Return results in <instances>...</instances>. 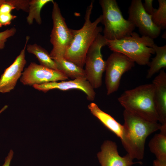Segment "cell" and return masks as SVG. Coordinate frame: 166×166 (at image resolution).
<instances>
[{"instance_id":"8","label":"cell","mask_w":166,"mask_h":166,"mask_svg":"<svg viewBox=\"0 0 166 166\" xmlns=\"http://www.w3.org/2000/svg\"><path fill=\"white\" fill-rule=\"evenodd\" d=\"M105 84L109 95L118 89L121 77L135 66L129 57L118 52H113L105 61Z\"/></svg>"},{"instance_id":"4","label":"cell","mask_w":166,"mask_h":166,"mask_svg":"<svg viewBox=\"0 0 166 166\" xmlns=\"http://www.w3.org/2000/svg\"><path fill=\"white\" fill-rule=\"evenodd\" d=\"M107 45L113 52L121 53L139 65H148L152 55L155 53L152 48L154 39L135 32L121 39L107 40Z\"/></svg>"},{"instance_id":"3","label":"cell","mask_w":166,"mask_h":166,"mask_svg":"<svg viewBox=\"0 0 166 166\" xmlns=\"http://www.w3.org/2000/svg\"><path fill=\"white\" fill-rule=\"evenodd\" d=\"M152 83L140 85L125 91L118 100L124 110L147 121L158 122L159 118L154 101Z\"/></svg>"},{"instance_id":"29","label":"cell","mask_w":166,"mask_h":166,"mask_svg":"<svg viewBox=\"0 0 166 166\" xmlns=\"http://www.w3.org/2000/svg\"><path fill=\"white\" fill-rule=\"evenodd\" d=\"M8 108L7 105H5L0 110V114H1L5 110Z\"/></svg>"},{"instance_id":"10","label":"cell","mask_w":166,"mask_h":166,"mask_svg":"<svg viewBox=\"0 0 166 166\" xmlns=\"http://www.w3.org/2000/svg\"><path fill=\"white\" fill-rule=\"evenodd\" d=\"M69 79L61 71L32 62L25 69L20 78L24 85H32Z\"/></svg>"},{"instance_id":"21","label":"cell","mask_w":166,"mask_h":166,"mask_svg":"<svg viewBox=\"0 0 166 166\" xmlns=\"http://www.w3.org/2000/svg\"><path fill=\"white\" fill-rule=\"evenodd\" d=\"M159 7L155 9L152 16L154 24L161 30L166 28V0H158Z\"/></svg>"},{"instance_id":"19","label":"cell","mask_w":166,"mask_h":166,"mask_svg":"<svg viewBox=\"0 0 166 166\" xmlns=\"http://www.w3.org/2000/svg\"><path fill=\"white\" fill-rule=\"evenodd\" d=\"M26 49L28 53L34 54L36 57L40 65L49 69L57 70L54 61L45 49L36 44L27 45Z\"/></svg>"},{"instance_id":"23","label":"cell","mask_w":166,"mask_h":166,"mask_svg":"<svg viewBox=\"0 0 166 166\" xmlns=\"http://www.w3.org/2000/svg\"><path fill=\"white\" fill-rule=\"evenodd\" d=\"M10 3L17 10L28 12L29 0H9Z\"/></svg>"},{"instance_id":"15","label":"cell","mask_w":166,"mask_h":166,"mask_svg":"<svg viewBox=\"0 0 166 166\" xmlns=\"http://www.w3.org/2000/svg\"><path fill=\"white\" fill-rule=\"evenodd\" d=\"M88 108L91 113L109 130L121 139L123 127L113 117L102 110L95 103H91Z\"/></svg>"},{"instance_id":"30","label":"cell","mask_w":166,"mask_h":166,"mask_svg":"<svg viewBox=\"0 0 166 166\" xmlns=\"http://www.w3.org/2000/svg\"><path fill=\"white\" fill-rule=\"evenodd\" d=\"M4 1V0H0V6L3 3Z\"/></svg>"},{"instance_id":"11","label":"cell","mask_w":166,"mask_h":166,"mask_svg":"<svg viewBox=\"0 0 166 166\" xmlns=\"http://www.w3.org/2000/svg\"><path fill=\"white\" fill-rule=\"evenodd\" d=\"M30 38H26L23 48L13 62L5 69L0 78V93H5L10 92L15 88L18 79L21 77L24 68L26 64L25 50Z\"/></svg>"},{"instance_id":"9","label":"cell","mask_w":166,"mask_h":166,"mask_svg":"<svg viewBox=\"0 0 166 166\" xmlns=\"http://www.w3.org/2000/svg\"><path fill=\"white\" fill-rule=\"evenodd\" d=\"M141 0H132L128 9V20L138 28L142 36L153 39L160 35L161 30L156 26L152 19V16L144 9Z\"/></svg>"},{"instance_id":"14","label":"cell","mask_w":166,"mask_h":166,"mask_svg":"<svg viewBox=\"0 0 166 166\" xmlns=\"http://www.w3.org/2000/svg\"><path fill=\"white\" fill-rule=\"evenodd\" d=\"M152 83L154 87V101L159 121L162 125L166 124V73L164 69L160 71Z\"/></svg>"},{"instance_id":"13","label":"cell","mask_w":166,"mask_h":166,"mask_svg":"<svg viewBox=\"0 0 166 166\" xmlns=\"http://www.w3.org/2000/svg\"><path fill=\"white\" fill-rule=\"evenodd\" d=\"M97 157L101 166H132L137 162L128 153L122 157L119 154L115 142L109 140L104 142Z\"/></svg>"},{"instance_id":"2","label":"cell","mask_w":166,"mask_h":166,"mask_svg":"<svg viewBox=\"0 0 166 166\" xmlns=\"http://www.w3.org/2000/svg\"><path fill=\"white\" fill-rule=\"evenodd\" d=\"M93 7V2H92L86 9L82 27L78 30L72 29L73 39L64 56L66 59L83 68L89 49L102 31V27L98 26L102 20L101 15L94 22L91 21Z\"/></svg>"},{"instance_id":"22","label":"cell","mask_w":166,"mask_h":166,"mask_svg":"<svg viewBox=\"0 0 166 166\" xmlns=\"http://www.w3.org/2000/svg\"><path fill=\"white\" fill-rule=\"evenodd\" d=\"M17 30L15 27H12L9 29L0 32V49L4 48L5 42L7 39L13 36L16 33Z\"/></svg>"},{"instance_id":"17","label":"cell","mask_w":166,"mask_h":166,"mask_svg":"<svg viewBox=\"0 0 166 166\" xmlns=\"http://www.w3.org/2000/svg\"><path fill=\"white\" fill-rule=\"evenodd\" d=\"M152 48L155 51L156 55L148 65L149 67L146 75V78L149 79L155 74L166 68V45L161 46L157 45L155 44Z\"/></svg>"},{"instance_id":"26","label":"cell","mask_w":166,"mask_h":166,"mask_svg":"<svg viewBox=\"0 0 166 166\" xmlns=\"http://www.w3.org/2000/svg\"><path fill=\"white\" fill-rule=\"evenodd\" d=\"M153 0H145L144 3H142L144 9L148 14L152 15L155 8L153 6Z\"/></svg>"},{"instance_id":"28","label":"cell","mask_w":166,"mask_h":166,"mask_svg":"<svg viewBox=\"0 0 166 166\" xmlns=\"http://www.w3.org/2000/svg\"><path fill=\"white\" fill-rule=\"evenodd\" d=\"M153 166H166V161H163L157 159L154 160L153 162Z\"/></svg>"},{"instance_id":"1","label":"cell","mask_w":166,"mask_h":166,"mask_svg":"<svg viewBox=\"0 0 166 166\" xmlns=\"http://www.w3.org/2000/svg\"><path fill=\"white\" fill-rule=\"evenodd\" d=\"M123 115L124 122L121 139L123 146L133 159L142 160L147 138L160 130L161 124L147 121L125 110Z\"/></svg>"},{"instance_id":"16","label":"cell","mask_w":166,"mask_h":166,"mask_svg":"<svg viewBox=\"0 0 166 166\" xmlns=\"http://www.w3.org/2000/svg\"><path fill=\"white\" fill-rule=\"evenodd\" d=\"M160 130V133L155 134L151 139L148 146L156 159L166 161V124H161Z\"/></svg>"},{"instance_id":"6","label":"cell","mask_w":166,"mask_h":166,"mask_svg":"<svg viewBox=\"0 0 166 166\" xmlns=\"http://www.w3.org/2000/svg\"><path fill=\"white\" fill-rule=\"evenodd\" d=\"M52 17L53 27L50 35V42L53 45L49 53L53 60L64 58L65 52L72 41V29L69 28L63 17L58 4L53 1Z\"/></svg>"},{"instance_id":"27","label":"cell","mask_w":166,"mask_h":166,"mask_svg":"<svg viewBox=\"0 0 166 166\" xmlns=\"http://www.w3.org/2000/svg\"><path fill=\"white\" fill-rule=\"evenodd\" d=\"M14 152L12 150H10L7 156L5 158L4 164L2 166H10L11 160L13 158Z\"/></svg>"},{"instance_id":"5","label":"cell","mask_w":166,"mask_h":166,"mask_svg":"<svg viewBox=\"0 0 166 166\" xmlns=\"http://www.w3.org/2000/svg\"><path fill=\"white\" fill-rule=\"evenodd\" d=\"M102 10L101 22L104 26L103 36L107 40L121 39L130 35L134 25L123 17L116 0H100Z\"/></svg>"},{"instance_id":"20","label":"cell","mask_w":166,"mask_h":166,"mask_svg":"<svg viewBox=\"0 0 166 166\" xmlns=\"http://www.w3.org/2000/svg\"><path fill=\"white\" fill-rule=\"evenodd\" d=\"M53 0H30L28 10V15L26 17L28 24L31 25L35 20L39 25L41 24L42 18L41 12L43 7L47 3L53 2Z\"/></svg>"},{"instance_id":"12","label":"cell","mask_w":166,"mask_h":166,"mask_svg":"<svg viewBox=\"0 0 166 166\" xmlns=\"http://www.w3.org/2000/svg\"><path fill=\"white\" fill-rule=\"evenodd\" d=\"M35 89L46 93L52 89H58L66 91L72 89H77L83 92L86 95L88 100H94L96 93L88 81L85 78H80L69 81H62L58 82H50L32 86Z\"/></svg>"},{"instance_id":"25","label":"cell","mask_w":166,"mask_h":166,"mask_svg":"<svg viewBox=\"0 0 166 166\" xmlns=\"http://www.w3.org/2000/svg\"><path fill=\"white\" fill-rule=\"evenodd\" d=\"M15 8L10 3L9 0H4L0 6V13H11Z\"/></svg>"},{"instance_id":"24","label":"cell","mask_w":166,"mask_h":166,"mask_svg":"<svg viewBox=\"0 0 166 166\" xmlns=\"http://www.w3.org/2000/svg\"><path fill=\"white\" fill-rule=\"evenodd\" d=\"M16 17V15H12L11 13H0V28L10 25L11 21Z\"/></svg>"},{"instance_id":"18","label":"cell","mask_w":166,"mask_h":166,"mask_svg":"<svg viewBox=\"0 0 166 166\" xmlns=\"http://www.w3.org/2000/svg\"><path fill=\"white\" fill-rule=\"evenodd\" d=\"M57 70L61 71L68 78L75 79L85 78V70L74 63L62 58L54 60Z\"/></svg>"},{"instance_id":"7","label":"cell","mask_w":166,"mask_h":166,"mask_svg":"<svg viewBox=\"0 0 166 166\" xmlns=\"http://www.w3.org/2000/svg\"><path fill=\"white\" fill-rule=\"evenodd\" d=\"M107 40L100 33L89 49L85 58V65L86 78L94 89L100 87L102 77L105 71V61L101 53L102 47L107 45Z\"/></svg>"}]
</instances>
